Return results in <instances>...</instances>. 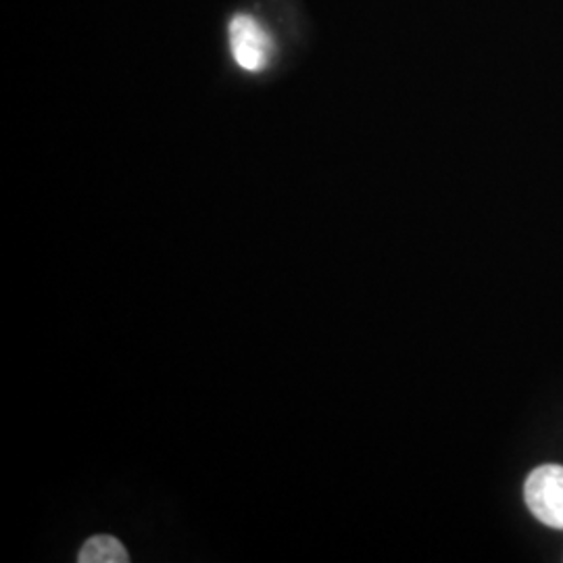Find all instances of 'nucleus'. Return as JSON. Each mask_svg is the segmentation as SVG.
Returning a JSON list of instances; mask_svg holds the SVG:
<instances>
[{
  "label": "nucleus",
  "instance_id": "nucleus-1",
  "mask_svg": "<svg viewBox=\"0 0 563 563\" xmlns=\"http://www.w3.org/2000/svg\"><path fill=\"white\" fill-rule=\"evenodd\" d=\"M523 499L532 516L544 526L563 530V467L541 465L523 484Z\"/></svg>",
  "mask_w": 563,
  "mask_h": 563
},
{
  "label": "nucleus",
  "instance_id": "nucleus-2",
  "mask_svg": "<svg viewBox=\"0 0 563 563\" xmlns=\"http://www.w3.org/2000/svg\"><path fill=\"white\" fill-rule=\"evenodd\" d=\"M230 48L244 71H263L274 53V42L262 23L251 15H236L230 21Z\"/></svg>",
  "mask_w": 563,
  "mask_h": 563
},
{
  "label": "nucleus",
  "instance_id": "nucleus-3",
  "mask_svg": "<svg viewBox=\"0 0 563 563\" xmlns=\"http://www.w3.org/2000/svg\"><path fill=\"white\" fill-rule=\"evenodd\" d=\"M130 560L125 547L115 537H95L81 547L80 563H125Z\"/></svg>",
  "mask_w": 563,
  "mask_h": 563
}]
</instances>
